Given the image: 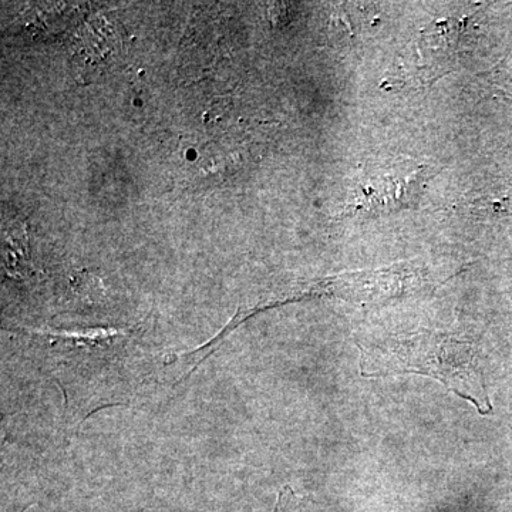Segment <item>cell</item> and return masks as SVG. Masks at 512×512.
Masks as SVG:
<instances>
[{
	"label": "cell",
	"mask_w": 512,
	"mask_h": 512,
	"mask_svg": "<svg viewBox=\"0 0 512 512\" xmlns=\"http://www.w3.org/2000/svg\"><path fill=\"white\" fill-rule=\"evenodd\" d=\"M362 373L377 377L417 373L440 380L451 392L491 412L483 376L478 369L476 349L441 336H419L396 342L390 348L362 349Z\"/></svg>",
	"instance_id": "cell-1"
},
{
	"label": "cell",
	"mask_w": 512,
	"mask_h": 512,
	"mask_svg": "<svg viewBox=\"0 0 512 512\" xmlns=\"http://www.w3.org/2000/svg\"><path fill=\"white\" fill-rule=\"evenodd\" d=\"M288 490L289 488H285V490L282 491L281 494H279L278 503H276L274 511L272 512H284L286 501L289 500V495H286V493H288Z\"/></svg>",
	"instance_id": "cell-2"
},
{
	"label": "cell",
	"mask_w": 512,
	"mask_h": 512,
	"mask_svg": "<svg viewBox=\"0 0 512 512\" xmlns=\"http://www.w3.org/2000/svg\"><path fill=\"white\" fill-rule=\"evenodd\" d=\"M185 157H187L188 161H195L198 157L197 151H195L194 148H190V150H187Z\"/></svg>",
	"instance_id": "cell-3"
},
{
	"label": "cell",
	"mask_w": 512,
	"mask_h": 512,
	"mask_svg": "<svg viewBox=\"0 0 512 512\" xmlns=\"http://www.w3.org/2000/svg\"><path fill=\"white\" fill-rule=\"evenodd\" d=\"M134 103H136V106H141V100L140 99H137L136 101H134Z\"/></svg>",
	"instance_id": "cell-4"
}]
</instances>
